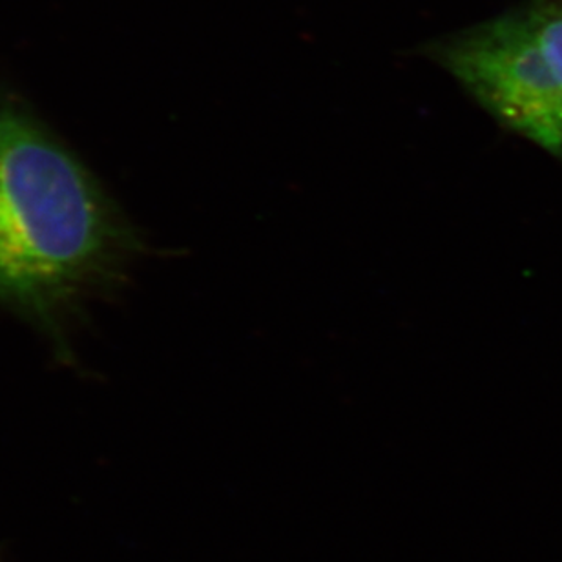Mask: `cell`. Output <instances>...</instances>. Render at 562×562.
<instances>
[{
  "mask_svg": "<svg viewBox=\"0 0 562 562\" xmlns=\"http://www.w3.org/2000/svg\"><path fill=\"white\" fill-rule=\"evenodd\" d=\"M139 250L92 172L0 92V305L66 355L79 316L121 285Z\"/></svg>",
  "mask_w": 562,
  "mask_h": 562,
  "instance_id": "1",
  "label": "cell"
},
{
  "mask_svg": "<svg viewBox=\"0 0 562 562\" xmlns=\"http://www.w3.org/2000/svg\"><path fill=\"white\" fill-rule=\"evenodd\" d=\"M422 52L498 125L562 165V74L525 4L435 38Z\"/></svg>",
  "mask_w": 562,
  "mask_h": 562,
  "instance_id": "2",
  "label": "cell"
}]
</instances>
